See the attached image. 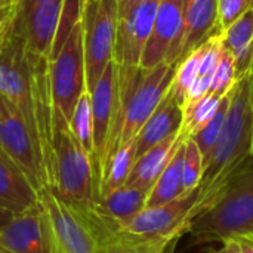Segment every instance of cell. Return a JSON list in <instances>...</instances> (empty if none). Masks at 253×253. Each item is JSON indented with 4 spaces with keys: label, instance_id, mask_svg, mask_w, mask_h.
Listing matches in <instances>:
<instances>
[{
    "label": "cell",
    "instance_id": "8fae6325",
    "mask_svg": "<svg viewBox=\"0 0 253 253\" xmlns=\"http://www.w3.org/2000/svg\"><path fill=\"white\" fill-rule=\"evenodd\" d=\"M197 199L199 188L184 193L169 203L145 208L127 222L117 225V228L138 237H170L176 240L188 231L194 221Z\"/></svg>",
    "mask_w": 253,
    "mask_h": 253
},
{
    "label": "cell",
    "instance_id": "f546056e",
    "mask_svg": "<svg viewBox=\"0 0 253 253\" xmlns=\"http://www.w3.org/2000/svg\"><path fill=\"white\" fill-rule=\"evenodd\" d=\"M237 80L239 79H237V71H236L234 55L224 46L219 64H218L216 71L213 74V80H212V86H211L209 93L222 98L233 90Z\"/></svg>",
    "mask_w": 253,
    "mask_h": 253
},
{
    "label": "cell",
    "instance_id": "4316f807",
    "mask_svg": "<svg viewBox=\"0 0 253 253\" xmlns=\"http://www.w3.org/2000/svg\"><path fill=\"white\" fill-rule=\"evenodd\" d=\"M219 102H221L219 96L208 93L202 99H199L197 102H194L193 105L185 108L181 132L187 138L196 135L215 116V113L219 107Z\"/></svg>",
    "mask_w": 253,
    "mask_h": 253
},
{
    "label": "cell",
    "instance_id": "d4e9b609",
    "mask_svg": "<svg viewBox=\"0 0 253 253\" xmlns=\"http://www.w3.org/2000/svg\"><path fill=\"white\" fill-rule=\"evenodd\" d=\"M70 129L76 139L80 142L83 150L87 153L90 160H93V123H92V107H90V93L86 90L79 98L71 122Z\"/></svg>",
    "mask_w": 253,
    "mask_h": 253
},
{
    "label": "cell",
    "instance_id": "8992f818",
    "mask_svg": "<svg viewBox=\"0 0 253 253\" xmlns=\"http://www.w3.org/2000/svg\"><path fill=\"white\" fill-rule=\"evenodd\" d=\"M83 18L71 30L65 43L50 61V93L53 123L70 125L79 98L86 92Z\"/></svg>",
    "mask_w": 253,
    "mask_h": 253
},
{
    "label": "cell",
    "instance_id": "1f68e13d",
    "mask_svg": "<svg viewBox=\"0 0 253 253\" xmlns=\"http://www.w3.org/2000/svg\"><path fill=\"white\" fill-rule=\"evenodd\" d=\"M22 1L24 0H0V19L6 39L15 31L18 25L22 12Z\"/></svg>",
    "mask_w": 253,
    "mask_h": 253
},
{
    "label": "cell",
    "instance_id": "5b68a950",
    "mask_svg": "<svg viewBox=\"0 0 253 253\" xmlns=\"http://www.w3.org/2000/svg\"><path fill=\"white\" fill-rule=\"evenodd\" d=\"M253 231V165L243 170L219 200L199 215L188 234L194 245L222 242L234 234Z\"/></svg>",
    "mask_w": 253,
    "mask_h": 253
},
{
    "label": "cell",
    "instance_id": "44dd1931",
    "mask_svg": "<svg viewBox=\"0 0 253 253\" xmlns=\"http://www.w3.org/2000/svg\"><path fill=\"white\" fill-rule=\"evenodd\" d=\"M148 191L123 185L122 188L110 193L98 200V206L104 215L113 219L117 225H122L145 209Z\"/></svg>",
    "mask_w": 253,
    "mask_h": 253
},
{
    "label": "cell",
    "instance_id": "74e56055",
    "mask_svg": "<svg viewBox=\"0 0 253 253\" xmlns=\"http://www.w3.org/2000/svg\"><path fill=\"white\" fill-rule=\"evenodd\" d=\"M221 243H222L221 249H218V251H215V252L212 253H234V251L231 249V246L227 242H221Z\"/></svg>",
    "mask_w": 253,
    "mask_h": 253
},
{
    "label": "cell",
    "instance_id": "83f0119b",
    "mask_svg": "<svg viewBox=\"0 0 253 253\" xmlns=\"http://www.w3.org/2000/svg\"><path fill=\"white\" fill-rule=\"evenodd\" d=\"M205 170V160L202 151L193 138L184 141V160H182V185L184 193L199 188Z\"/></svg>",
    "mask_w": 253,
    "mask_h": 253
},
{
    "label": "cell",
    "instance_id": "5bb4252c",
    "mask_svg": "<svg viewBox=\"0 0 253 253\" xmlns=\"http://www.w3.org/2000/svg\"><path fill=\"white\" fill-rule=\"evenodd\" d=\"M62 10L64 0L43 1L19 18L13 33L22 36L28 52L50 61L58 27L62 18Z\"/></svg>",
    "mask_w": 253,
    "mask_h": 253
},
{
    "label": "cell",
    "instance_id": "7a4b0ae2",
    "mask_svg": "<svg viewBox=\"0 0 253 253\" xmlns=\"http://www.w3.org/2000/svg\"><path fill=\"white\" fill-rule=\"evenodd\" d=\"M46 253H99L101 239L114 224L96 205H74L50 187L39 193Z\"/></svg>",
    "mask_w": 253,
    "mask_h": 253
},
{
    "label": "cell",
    "instance_id": "3957f363",
    "mask_svg": "<svg viewBox=\"0 0 253 253\" xmlns=\"http://www.w3.org/2000/svg\"><path fill=\"white\" fill-rule=\"evenodd\" d=\"M176 64L163 62L142 70L119 67L120 117L114 154L120 147L132 142L165 96L169 93Z\"/></svg>",
    "mask_w": 253,
    "mask_h": 253
},
{
    "label": "cell",
    "instance_id": "e0dca14e",
    "mask_svg": "<svg viewBox=\"0 0 253 253\" xmlns=\"http://www.w3.org/2000/svg\"><path fill=\"white\" fill-rule=\"evenodd\" d=\"M184 120V111L172 92L165 96L147 123L142 126L139 133L136 135L135 148H136V159L145 154L148 150L156 147L157 144L163 142L169 136L181 132Z\"/></svg>",
    "mask_w": 253,
    "mask_h": 253
},
{
    "label": "cell",
    "instance_id": "d6986e66",
    "mask_svg": "<svg viewBox=\"0 0 253 253\" xmlns=\"http://www.w3.org/2000/svg\"><path fill=\"white\" fill-rule=\"evenodd\" d=\"M39 194L7 160L0 156V208L13 215L37 205Z\"/></svg>",
    "mask_w": 253,
    "mask_h": 253
},
{
    "label": "cell",
    "instance_id": "4fadbf2b",
    "mask_svg": "<svg viewBox=\"0 0 253 253\" xmlns=\"http://www.w3.org/2000/svg\"><path fill=\"white\" fill-rule=\"evenodd\" d=\"M218 31H221L218 0H188L181 33L172 44L166 62H179Z\"/></svg>",
    "mask_w": 253,
    "mask_h": 253
},
{
    "label": "cell",
    "instance_id": "2e32d148",
    "mask_svg": "<svg viewBox=\"0 0 253 253\" xmlns=\"http://www.w3.org/2000/svg\"><path fill=\"white\" fill-rule=\"evenodd\" d=\"M0 248L6 253H46L42 209L37 205L13 218L0 228Z\"/></svg>",
    "mask_w": 253,
    "mask_h": 253
},
{
    "label": "cell",
    "instance_id": "7c38bea8",
    "mask_svg": "<svg viewBox=\"0 0 253 253\" xmlns=\"http://www.w3.org/2000/svg\"><path fill=\"white\" fill-rule=\"evenodd\" d=\"M162 0H139L119 19L114 61L120 68L139 67L144 47L153 31L157 9Z\"/></svg>",
    "mask_w": 253,
    "mask_h": 253
},
{
    "label": "cell",
    "instance_id": "603a6c76",
    "mask_svg": "<svg viewBox=\"0 0 253 253\" xmlns=\"http://www.w3.org/2000/svg\"><path fill=\"white\" fill-rule=\"evenodd\" d=\"M135 160H136L135 141L119 148V151L111 157V160L104 169L101 184H99L98 200L122 188L123 185H126Z\"/></svg>",
    "mask_w": 253,
    "mask_h": 253
},
{
    "label": "cell",
    "instance_id": "d6a6232c",
    "mask_svg": "<svg viewBox=\"0 0 253 253\" xmlns=\"http://www.w3.org/2000/svg\"><path fill=\"white\" fill-rule=\"evenodd\" d=\"M237 79L253 76V40L234 55Z\"/></svg>",
    "mask_w": 253,
    "mask_h": 253
},
{
    "label": "cell",
    "instance_id": "9c48e42d",
    "mask_svg": "<svg viewBox=\"0 0 253 253\" xmlns=\"http://www.w3.org/2000/svg\"><path fill=\"white\" fill-rule=\"evenodd\" d=\"M0 156L31 184L37 194L47 179L31 133L19 111L0 95Z\"/></svg>",
    "mask_w": 253,
    "mask_h": 253
},
{
    "label": "cell",
    "instance_id": "cb8c5ba5",
    "mask_svg": "<svg viewBox=\"0 0 253 253\" xmlns=\"http://www.w3.org/2000/svg\"><path fill=\"white\" fill-rule=\"evenodd\" d=\"M205 49H206V42L202 43L199 47H196L193 52H190L187 56H184L179 62H176L170 92L175 96V99L178 101V104L181 105V108L184 105L188 89L191 87V84L194 83V80L199 76Z\"/></svg>",
    "mask_w": 253,
    "mask_h": 253
},
{
    "label": "cell",
    "instance_id": "d590c367",
    "mask_svg": "<svg viewBox=\"0 0 253 253\" xmlns=\"http://www.w3.org/2000/svg\"><path fill=\"white\" fill-rule=\"evenodd\" d=\"M43 1H47V0H24L22 1V12H21V16L25 13V12H28L30 9H33L34 6H37V4H40V3H43ZM19 16V18H21Z\"/></svg>",
    "mask_w": 253,
    "mask_h": 253
},
{
    "label": "cell",
    "instance_id": "f35d334b",
    "mask_svg": "<svg viewBox=\"0 0 253 253\" xmlns=\"http://www.w3.org/2000/svg\"><path fill=\"white\" fill-rule=\"evenodd\" d=\"M6 42V34H4V30H3V24H1V19H0V47L3 46V43Z\"/></svg>",
    "mask_w": 253,
    "mask_h": 253
},
{
    "label": "cell",
    "instance_id": "277c9868",
    "mask_svg": "<svg viewBox=\"0 0 253 253\" xmlns=\"http://www.w3.org/2000/svg\"><path fill=\"white\" fill-rule=\"evenodd\" d=\"M47 187L74 205L98 203L92 160L65 122L53 123V150Z\"/></svg>",
    "mask_w": 253,
    "mask_h": 253
},
{
    "label": "cell",
    "instance_id": "30bf717a",
    "mask_svg": "<svg viewBox=\"0 0 253 253\" xmlns=\"http://www.w3.org/2000/svg\"><path fill=\"white\" fill-rule=\"evenodd\" d=\"M92 123H93V173L99 193L101 176L104 170L105 156L113 141L120 117L119 99V65L113 59L104 70L96 86L90 92Z\"/></svg>",
    "mask_w": 253,
    "mask_h": 253
},
{
    "label": "cell",
    "instance_id": "9a60e30c",
    "mask_svg": "<svg viewBox=\"0 0 253 253\" xmlns=\"http://www.w3.org/2000/svg\"><path fill=\"white\" fill-rule=\"evenodd\" d=\"M188 0H162L154 19L153 31L144 47L139 67L148 70L166 62L168 53L178 39Z\"/></svg>",
    "mask_w": 253,
    "mask_h": 253
},
{
    "label": "cell",
    "instance_id": "7402d4cb",
    "mask_svg": "<svg viewBox=\"0 0 253 253\" xmlns=\"http://www.w3.org/2000/svg\"><path fill=\"white\" fill-rule=\"evenodd\" d=\"M173 242L170 237H138L126 234L114 222L101 239L99 253H157L166 251Z\"/></svg>",
    "mask_w": 253,
    "mask_h": 253
},
{
    "label": "cell",
    "instance_id": "6da1fadb",
    "mask_svg": "<svg viewBox=\"0 0 253 253\" xmlns=\"http://www.w3.org/2000/svg\"><path fill=\"white\" fill-rule=\"evenodd\" d=\"M253 76L237 80L222 132L205 163L199 185L196 218L211 209L227 187L246 170L253 160ZM194 218V219H196Z\"/></svg>",
    "mask_w": 253,
    "mask_h": 253
},
{
    "label": "cell",
    "instance_id": "52a82bcc",
    "mask_svg": "<svg viewBox=\"0 0 253 253\" xmlns=\"http://www.w3.org/2000/svg\"><path fill=\"white\" fill-rule=\"evenodd\" d=\"M119 27L117 0H86L83 10L86 87L90 93L114 59Z\"/></svg>",
    "mask_w": 253,
    "mask_h": 253
},
{
    "label": "cell",
    "instance_id": "ab89813d",
    "mask_svg": "<svg viewBox=\"0 0 253 253\" xmlns=\"http://www.w3.org/2000/svg\"><path fill=\"white\" fill-rule=\"evenodd\" d=\"M0 253H6V252H4V251H3V249L0 248Z\"/></svg>",
    "mask_w": 253,
    "mask_h": 253
},
{
    "label": "cell",
    "instance_id": "60d3db41",
    "mask_svg": "<svg viewBox=\"0 0 253 253\" xmlns=\"http://www.w3.org/2000/svg\"><path fill=\"white\" fill-rule=\"evenodd\" d=\"M157 253H166V251H160V252H157Z\"/></svg>",
    "mask_w": 253,
    "mask_h": 253
},
{
    "label": "cell",
    "instance_id": "836d02e7",
    "mask_svg": "<svg viewBox=\"0 0 253 253\" xmlns=\"http://www.w3.org/2000/svg\"><path fill=\"white\" fill-rule=\"evenodd\" d=\"M222 242H227L234 253H253V231L234 234Z\"/></svg>",
    "mask_w": 253,
    "mask_h": 253
},
{
    "label": "cell",
    "instance_id": "484cf974",
    "mask_svg": "<svg viewBox=\"0 0 253 253\" xmlns=\"http://www.w3.org/2000/svg\"><path fill=\"white\" fill-rule=\"evenodd\" d=\"M230 104H231V92L221 98V102H219V107H218L215 116L205 125V127H202L196 135L190 136L199 145L205 163L208 162V159H209L212 150L215 148L216 141H218V138H219V135L222 132V127H224V123H225V117H227Z\"/></svg>",
    "mask_w": 253,
    "mask_h": 253
},
{
    "label": "cell",
    "instance_id": "4dcf8cb0",
    "mask_svg": "<svg viewBox=\"0 0 253 253\" xmlns=\"http://www.w3.org/2000/svg\"><path fill=\"white\" fill-rule=\"evenodd\" d=\"M253 7V0H218V18L221 31Z\"/></svg>",
    "mask_w": 253,
    "mask_h": 253
},
{
    "label": "cell",
    "instance_id": "8d00e7d4",
    "mask_svg": "<svg viewBox=\"0 0 253 253\" xmlns=\"http://www.w3.org/2000/svg\"><path fill=\"white\" fill-rule=\"evenodd\" d=\"M12 218H13V213H12V212H9V211L0 208V228H3Z\"/></svg>",
    "mask_w": 253,
    "mask_h": 253
},
{
    "label": "cell",
    "instance_id": "ac0fdd59",
    "mask_svg": "<svg viewBox=\"0 0 253 253\" xmlns=\"http://www.w3.org/2000/svg\"><path fill=\"white\" fill-rule=\"evenodd\" d=\"M184 138L185 135L182 132H178L138 157L133 163L126 185L150 191Z\"/></svg>",
    "mask_w": 253,
    "mask_h": 253
},
{
    "label": "cell",
    "instance_id": "e575fe53",
    "mask_svg": "<svg viewBox=\"0 0 253 253\" xmlns=\"http://www.w3.org/2000/svg\"><path fill=\"white\" fill-rule=\"evenodd\" d=\"M139 0H117V7H119V19L123 18Z\"/></svg>",
    "mask_w": 253,
    "mask_h": 253
},
{
    "label": "cell",
    "instance_id": "f1b7e54d",
    "mask_svg": "<svg viewBox=\"0 0 253 253\" xmlns=\"http://www.w3.org/2000/svg\"><path fill=\"white\" fill-rule=\"evenodd\" d=\"M224 46L236 55L253 40V7L237 18L228 28L221 31Z\"/></svg>",
    "mask_w": 253,
    "mask_h": 253
},
{
    "label": "cell",
    "instance_id": "b9f144b4",
    "mask_svg": "<svg viewBox=\"0 0 253 253\" xmlns=\"http://www.w3.org/2000/svg\"><path fill=\"white\" fill-rule=\"evenodd\" d=\"M252 95H253V79H252Z\"/></svg>",
    "mask_w": 253,
    "mask_h": 253
},
{
    "label": "cell",
    "instance_id": "ffe728a7",
    "mask_svg": "<svg viewBox=\"0 0 253 253\" xmlns=\"http://www.w3.org/2000/svg\"><path fill=\"white\" fill-rule=\"evenodd\" d=\"M187 138V136H185ZM175 150L172 159L156 179L154 185L148 191L145 208H156L169 203L184 194L182 185V160H184V141Z\"/></svg>",
    "mask_w": 253,
    "mask_h": 253
},
{
    "label": "cell",
    "instance_id": "ba28073f",
    "mask_svg": "<svg viewBox=\"0 0 253 253\" xmlns=\"http://www.w3.org/2000/svg\"><path fill=\"white\" fill-rule=\"evenodd\" d=\"M0 95L22 116L42 162L27 47L22 36L18 33H12L0 47Z\"/></svg>",
    "mask_w": 253,
    "mask_h": 253
}]
</instances>
